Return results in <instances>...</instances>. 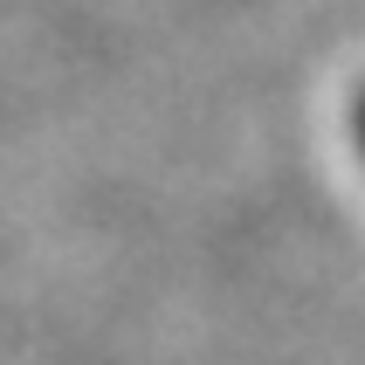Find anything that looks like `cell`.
I'll return each instance as SVG.
<instances>
[{"label": "cell", "mask_w": 365, "mask_h": 365, "mask_svg": "<svg viewBox=\"0 0 365 365\" xmlns=\"http://www.w3.org/2000/svg\"><path fill=\"white\" fill-rule=\"evenodd\" d=\"M345 138H351V152H359V165H365V83L351 90V110H345Z\"/></svg>", "instance_id": "1"}]
</instances>
